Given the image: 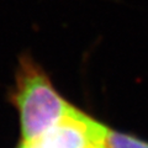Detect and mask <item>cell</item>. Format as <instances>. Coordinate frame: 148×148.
Segmentation results:
<instances>
[{
  "mask_svg": "<svg viewBox=\"0 0 148 148\" xmlns=\"http://www.w3.org/2000/svg\"><path fill=\"white\" fill-rule=\"evenodd\" d=\"M10 100L20 114L21 143L38 140L74 110L29 54L18 59Z\"/></svg>",
  "mask_w": 148,
  "mask_h": 148,
  "instance_id": "6da1fadb",
  "label": "cell"
},
{
  "mask_svg": "<svg viewBox=\"0 0 148 148\" xmlns=\"http://www.w3.org/2000/svg\"><path fill=\"white\" fill-rule=\"evenodd\" d=\"M104 142L106 148H148V143L125 133L116 132L106 126L104 130Z\"/></svg>",
  "mask_w": 148,
  "mask_h": 148,
  "instance_id": "7a4b0ae2",
  "label": "cell"
}]
</instances>
